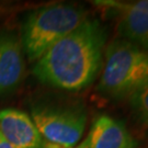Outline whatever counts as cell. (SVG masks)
Here are the masks:
<instances>
[{"instance_id":"6da1fadb","label":"cell","mask_w":148,"mask_h":148,"mask_svg":"<svg viewBox=\"0 0 148 148\" xmlns=\"http://www.w3.org/2000/svg\"><path fill=\"white\" fill-rule=\"evenodd\" d=\"M106 38V30L100 21L87 18L35 62L33 75L54 88L86 89L102 70Z\"/></svg>"},{"instance_id":"8fae6325","label":"cell","mask_w":148,"mask_h":148,"mask_svg":"<svg viewBox=\"0 0 148 148\" xmlns=\"http://www.w3.org/2000/svg\"><path fill=\"white\" fill-rule=\"evenodd\" d=\"M74 148H89V139H88V136L82 142H80L77 146H75Z\"/></svg>"},{"instance_id":"52a82bcc","label":"cell","mask_w":148,"mask_h":148,"mask_svg":"<svg viewBox=\"0 0 148 148\" xmlns=\"http://www.w3.org/2000/svg\"><path fill=\"white\" fill-rule=\"evenodd\" d=\"M0 133L13 148H44L45 140L31 115L14 108L0 110Z\"/></svg>"},{"instance_id":"277c9868","label":"cell","mask_w":148,"mask_h":148,"mask_svg":"<svg viewBox=\"0 0 148 148\" xmlns=\"http://www.w3.org/2000/svg\"><path fill=\"white\" fill-rule=\"evenodd\" d=\"M31 117L45 142L74 148L87 126V112L81 106H35Z\"/></svg>"},{"instance_id":"7c38bea8","label":"cell","mask_w":148,"mask_h":148,"mask_svg":"<svg viewBox=\"0 0 148 148\" xmlns=\"http://www.w3.org/2000/svg\"><path fill=\"white\" fill-rule=\"evenodd\" d=\"M44 148H67V147H64V146H60V145H56V144L45 142V146H44Z\"/></svg>"},{"instance_id":"5b68a950","label":"cell","mask_w":148,"mask_h":148,"mask_svg":"<svg viewBox=\"0 0 148 148\" xmlns=\"http://www.w3.org/2000/svg\"><path fill=\"white\" fill-rule=\"evenodd\" d=\"M100 7L119 14V32L125 41L148 51V0L133 2L97 1Z\"/></svg>"},{"instance_id":"3957f363","label":"cell","mask_w":148,"mask_h":148,"mask_svg":"<svg viewBox=\"0 0 148 148\" xmlns=\"http://www.w3.org/2000/svg\"><path fill=\"white\" fill-rule=\"evenodd\" d=\"M98 89L114 99L130 97L148 84V51L125 40H116L104 51Z\"/></svg>"},{"instance_id":"9c48e42d","label":"cell","mask_w":148,"mask_h":148,"mask_svg":"<svg viewBox=\"0 0 148 148\" xmlns=\"http://www.w3.org/2000/svg\"><path fill=\"white\" fill-rule=\"evenodd\" d=\"M133 113L139 121L148 126V84L134 91L128 97Z\"/></svg>"},{"instance_id":"7a4b0ae2","label":"cell","mask_w":148,"mask_h":148,"mask_svg":"<svg viewBox=\"0 0 148 148\" xmlns=\"http://www.w3.org/2000/svg\"><path fill=\"white\" fill-rule=\"evenodd\" d=\"M87 18V11L82 7L71 3L45 5L27 13L20 34L24 55L31 63L37 62Z\"/></svg>"},{"instance_id":"8992f818","label":"cell","mask_w":148,"mask_h":148,"mask_svg":"<svg viewBox=\"0 0 148 148\" xmlns=\"http://www.w3.org/2000/svg\"><path fill=\"white\" fill-rule=\"evenodd\" d=\"M24 74L25 60L20 35L13 31L0 32V95L16 89Z\"/></svg>"},{"instance_id":"30bf717a","label":"cell","mask_w":148,"mask_h":148,"mask_svg":"<svg viewBox=\"0 0 148 148\" xmlns=\"http://www.w3.org/2000/svg\"><path fill=\"white\" fill-rule=\"evenodd\" d=\"M0 148H13L10 144L8 143V140L2 136L1 133H0Z\"/></svg>"},{"instance_id":"ba28073f","label":"cell","mask_w":148,"mask_h":148,"mask_svg":"<svg viewBox=\"0 0 148 148\" xmlns=\"http://www.w3.org/2000/svg\"><path fill=\"white\" fill-rule=\"evenodd\" d=\"M88 139L89 148H138L125 124L108 114L95 117Z\"/></svg>"}]
</instances>
